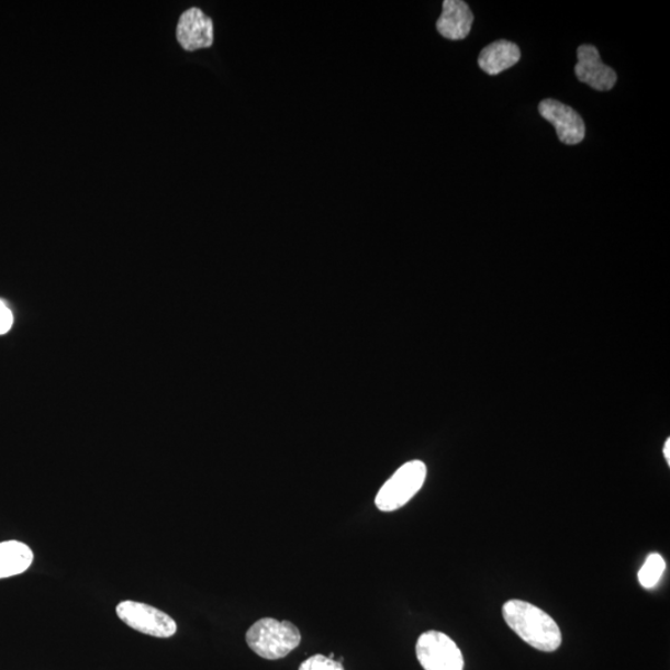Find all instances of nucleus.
<instances>
[{"instance_id": "obj_1", "label": "nucleus", "mask_w": 670, "mask_h": 670, "mask_svg": "<svg viewBox=\"0 0 670 670\" xmlns=\"http://www.w3.org/2000/svg\"><path fill=\"white\" fill-rule=\"evenodd\" d=\"M503 617L525 644L541 650L554 652L562 643L561 630L548 614L529 602L512 600L503 606Z\"/></svg>"}, {"instance_id": "obj_2", "label": "nucleus", "mask_w": 670, "mask_h": 670, "mask_svg": "<svg viewBox=\"0 0 670 670\" xmlns=\"http://www.w3.org/2000/svg\"><path fill=\"white\" fill-rule=\"evenodd\" d=\"M301 632L290 621L261 618L246 632V643L257 656L282 659L301 644Z\"/></svg>"}, {"instance_id": "obj_3", "label": "nucleus", "mask_w": 670, "mask_h": 670, "mask_svg": "<svg viewBox=\"0 0 670 670\" xmlns=\"http://www.w3.org/2000/svg\"><path fill=\"white\" fill-rule=\"evenodd\" d=\"M427 476L424 462L411 461L402 465L381 487L376 505L381 512H394L406 505L423 488Z\"/></svg>"}, {"instance_id": "obj_4", "label": "nucleus", "mask_w": 670, "mask_h": 670, "mask_svg": "<svg viewBox=\"0 0 670 670\" xmlns=\"http://www.w3.org/2000/svg\"><path fill=\"white\" fill-rule=\"evenodd\" d=\"M116 614L124 625L141 632L143 635L170 638L177 634L174 618L147 603L123 601L116 608Z\"/></svg>"}, {"instance_id": "obj_5", "label": "nucleus", "mask_w": 670, "mask_h": 670, "mask_svg": "<svg viewBox=\"0 0 670 670\" xmlns=\"http://www.w3.org/2000/svg\"><path fill=\"white\" fill-rule=\"evenodd\" d=\"M416 655L425 670H464L461 649L443 632L428 630L421 635Z\"/></svg>"}, {"instance_id": "obj_6", "label": "nucleus", "mask_w": 670, "mask_h": 670, "mask_svg": "<svg viewBox=\"0 0 670 670\" xmlns=\"http://www.w3.org/2000/svg\"><path fill=\"white\" fill-rule=\"evenodd\" d=\"M539 112L544 120L552 124L563 145H579L585 138V122L567 104L551 99L544 100L539 104Z\"/></svg>"}, {"instance_id": "obj_7", "label": "nucleus", "mask_w": 670, "mask_h": 670, "mask_svg": "<svg viewBox=\"0 0 670 670\" xmlns=\"http://www.w3.org/2000/svg\"><path fill=\"white\" fill-rule=\"evenodd\" d=\"M576 74L579 81L596 91H610L617 82V74L603 64L595 46L581 45L578 49Z\"/></svg>"}, {"instance_id": "obj_8", "label": "nucleus", "mask_w": 670, "mask_h": 670, "mask_svg": "<svg viewBox=\"0 0 670 670\" xmlns=\"http://www.w3.org/2000/svg\"><path fill=\"white\" fill-rule=\"evenodd\" d=\"M177 40L187 52L205 49L214 43V23L200 11L190 8L181 14L177 26Z\"/></svg>"}, {"instance_id": "obj_9", "label": "nucleus", "mask_w": 670, "mask_h": 670, "mask_svg": "<svg viewBox=\"0 0 670 670\" xmlns=\"http://www.w3.org/2000/svg\"><path fill=\"white\" fill-rule=\"evenodd\" d=\"M474 15L462 0H445L437 32L448 41H464L471 33Z\"/></svg>"}, {"instance_id": "obj_10", "label": "nucleus", "mask_w": 670, "mask_h": 670, "mask_svg": "<svg viewBox=\"0 0 670 670\" xmlns=\"http://www.w3.org/2000/svg\"><path fill=\"white\" fill-rule=\"evenodd\" d=\"M521 55L518 45L506 41H498L484 47L480 57H478V65L488 75H500L518 64Z\"/></svg>"}, {"instance_id": "obj_11", "label": "nucleus", "mask_w": 670, "mask_h": 670, "mask_svg": "<svg viewBox=\"0 0 670 670\" xmlns=\"http://www.w3.org/2000/svg\"><path fill=\"white\" fill-rule=\"evenodd\" d=\"M34 560V554L26 544L9 540L0 543V580L21 576Z\"/></svg>"}, {"instance_id": "obj_12", "label": "nucleus", "mask_w": 670, "mask_h": 670, "mask_svg": "<svg viewBox=\"0 0 670 670\" xmlns=\"http://www.w3.org/2000/svg\"><path fill=\"white\" fill-rule=\"evenodd\" d=\"M666 561L659 554H650L638 572L640 585L645 589H652L657 585L666 571Z\"/></svg>"}, {"instance_id": "obj_13", "label": "nucleus", "mask_w": 670, "mask_h": 670, "mask_svg": "<svg viewBox=\"0 0 670 670\" xmlns=\"http://www.w3.org/2000/svg\"><path fill=\"white\" fill-rule=\"evenodd\" d=\"M299 670H344L340 662L322 655H315L301 665Z\"/></svg>"}, {"instance_id": "obj_14", "label": "nucleus", "mask_w": 670, "mask_h": 670, "mask_svg": "<svg viewBox=\"0 0 670 670\" xmlns=\"http://www.w3.org/2000/svg\"><path fill=\"white\" fill-rule=\"evenodd\" d=\"M13 325V314L7 304L0 301V335L11 331Z\"/></svg>"}, {"instance_id": "obj_15", "label": "nucleus", "mask_w": 670, "mask_h": 670, "mask_svg": "<svg viewBox=\"0 0 670 670\" xmlns=\"http://www.w3.org/2000/svg\"><path fill=\"white\" fill-rule=\"evenodd\" d=\"M663 453H665V457L667 459L668 465H670V439L669 438L667 439V443L665 445Z\"/></svg>"}]
</instances>
